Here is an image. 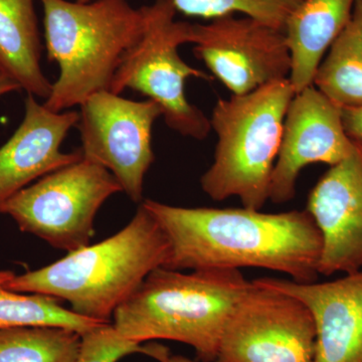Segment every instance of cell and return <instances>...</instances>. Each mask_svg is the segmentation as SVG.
<instances>
[{
  "label": "cell",
  "instance_id": "cell-18",
  "mask_svg": "<svg viewBox=\"0 0 362 362\" xmlns=\"http://www.w3.org/2000/svg\"><path fill=\"white\" fill-rule=\"evenodd\" d=\"M14 272L0 270V329L25 326H52L76 331L81 335L102 325L99 321L78 315L62 306L56 298L26 294L7 289Z\"/></svg>",
  "mask_w": 362,
  "mask_h": 362
},
{
  "label": "cell",
  "instance_id": "cell-8",
  "mask_svg": "<svg viewBox=\"0 0 362 362\" xmlns=\"http://www.w3.org/2000/svg\"><path fill=\"white\" fill-rule=\"evenodd\" d=\"M315 347L308 307L255 280L228 317L216 362H314Z\"/></svg>",
  "mask_w": 362,
  "mask_h": 362
},
{
  "label": "cell",
  "instance_id": "cell-10",
  "mask_svg": "<svg viewBox=\"0 0 362 362\" xmlns=\"http://www.w3.org/2000/svg\"><path fill=\"white\" fill-rule=\"evenodd\" d=\"M197 59L233 95L289 78L292 58L284 30L243 16L192 23Z\"/></svg>",
  "mask_w": 362,
  "mask_h": 362
},
{
  "label": "cell",
  "instance_id": "cell-24",
  "mask_svg": "<svg viewBox=\"0 0 362 362\" xmlns=\"http://www.w3.org/2000/svg\"><path fill=\"white\" fill-rule=\"evenodd\" d=\"M158 362H195L187 357L180 356V354H171L170 351L165 354Z\"/></svg>",
  "mask_w": 362,
  "mask_h": 362
},
{
  "label": "cell",
  "instance_id": "cell-23",
  "mask_svg": "<svg viewBox=\"0 0 362 362\" xmlns=\"http://www.w3.org/2000/svg\"><path fill=\"white\" fill-rule=\"evenodd\" d=\"M21 89V86L16 82V78L0 65V97Z\"/></svg>",
  "mask_w": 362,
  "mask_h": 362
},
{
  "label": "cell",
  "instance_id": "cell-16",
  "mask_svg": "<svg viewBox=\"0 0 362 362\" xmlns=\"http://www.w3.org/2000/svg\"><path fill=\"white\" fill-rule=\"evenodd\" d=\"M35 0H0V65L28 95L47 100L52 83L42 68Z\"/></svg>",
  "mask_w": 362,
  "mask_h": 362
},
{
  "label": "cell",
  "instance_id": "cell-14",
  "mask_svg": "<svg viewBox=\"0 0 362 362\" xmlns=\"http://www.w3.org/2000/svg\"><path fill=\"white\" fill-rule=\"evenodd\" d=\"M257 280L308 307L316 326L314 362H362V271L322 283Z\"/></svg>",
  "mask_w": 362,
  "mask_h": 362
},
{
  "label": "cell",
  "instance_id": "cell-25",
  "mask_svg": "<svg viewBox=\"0 0 362 362\" xmlns=\"http://www.w3.org/2000/svg\"><path fill=\"white\" fill-rule=\"evenodd\" d=\"M78 1H81V2H88V1H90V0H78Z\"/></svg>",
  "mask_w": 362,
  "mask_h": 362
},
{
  "label": "cell",
  "instance_id": "cell-1",
  "mask_svg": "<svg viewBox=\"0 0 362 362\" xmlns=\"http://www.w3.org/2000/svg\"><path fill=\"white\" fill-rule=\"evenodd\" d=\"M169 240V270L262 268L315 282L322 237L310 213L181 207L144 199Z\"/></svg>",
  "mask_w": 362,
  "mask_h": 362
},
{
  "label": "cell",
  "instance_id": "cell-9",
  "mask_svg": "<svg viewBox=\"0 0 362 362\" xmlns=\"http://www.w3.org/2000/svg\"><path fill=\"white\" fill-rule=\"evenodd\" d=\"M77 126L81 152L115 176L124 194L142 204L145 176L156 159L152 131L162 116L151 100L133 101L101 90L80 106Z\"/></svg>",
  "mask_w": 362,
  "mask_h": 362
},
{
  "label": "cell",
  "instance_id": "cell-3",
  "mask_svg": "<svg viewBox=\"0 0 362 362\" xmlns=\"http://www.w3.org/2000/svg\"><path fill=\"white\" fill-rule=\"evenodd\" d=\"M235 269L189 274L159 267L114 312L126 339L173 340L189 345L202 362H216L228 317L251 286Z\"/></svg>",
  "mask_w": 362,
  "mask_h": 362
},
{
  "label": "cell",
  "instance_id": "cell-5",
  "mask_svg": "<svg viewBox=\"0 0 362 362\" xmlns=\"http://www.w3.org/2000/svg\"><path fill=\"white\" fill-rule=\"evenodd\" d=\"M295 94L284 78L218 100L209 119L218 139L214 161L201 177L207 197L216 202L235 197L256 211L270 201L272 173Z\"/></svg>",
  "mask_w": 362,
  "mask_h": 362
},
{
  "label": "cell",
  "instance_id": "cell-19",
  "mask_svg": "<svg viewBox=\"0 0 362 362\" xmlns=\"http://www.w3.org/2000/svg\"><path fill=\"white\" fill-rule=\"evenodd\" d=\"M81 334L52 326L0 329V362H75Z\"/></svg>",
  "mask_w": 362,
  "mask_h": 362
},
{
  "label": "cell",
  "instance_id": "cell-22",
  "mask_svg": "<svg viewBox=\"0 0 362 362\" xmlns=\"http://www.w3.org/2000/svg\"><path fill=\"white\" fill-rule=\"evenodd\" d=\"M343 125L352 139H362V108L341 109Z\"/></svg>",
  "mask_w": 362,
  "mask_h": 362
},
{
  "label": "cell",
  "instance_id": "cell-20",
  "mask_svg": "<svg viewBox=\"0 0 362 362\" xmlns=\"http://www.w3.org/2000/svg\"><path fill=\"white\" fill-rule=\"evenodd\" d=\"M176 11L192 18L214 20L242 13L284 30L286 23L303 0H173Z\"/></svg>",
  "mask_w": 362,
  "mask_h": 362
},
{
  "label": "cell",
  "instance_id": "cell-4",
  "mask_svg": "<svg viewBox=\"0 0 362 362\" xmlns=\"http://www.w3.org/2000/svg\"><path fill=\"white\" fill-rule=\"evenodd\" d=\"M44 9L45 49L58 64V80L44 105L68 111L112 82L127 52L144 30L142 7L128 0H40Z\"/></svg>",
  "mask_w": 362,
  "mask_h": 362
},
{
  "label": "cell",
  "instance_id": "cell-13",
  "mask_svg": "<svg viewBox=\"0 0 362 362\" xmlns=\"http://www.w3.org/2000/svg\"><path fill=\"white\" fill-rule=\"evenodd\" d=\"M78 121V112H52L28 94L21 125L0 147V214L23 188L83 158L81 150L62 151V144Z\"/></svg>",
  "mask_w": 362,
  "mask_h": 362
},
{
  "label": "cell",
  "instance_id": "cell-11",
  "mask_svg": "<svg viewBox=\"0 0 362 362\" xmlns=\"http://www.w3.org/2000/svg\"><path fill=\"white\" fill-rule=\"evenodd\" d=\"M352 149L354 140L344 129L341 108L313 85L296 93L285 117L272 173L270 201L276 204L291 202L305 168L315 163L335 165Z\"/></svg>",
  "mask_w": 362,
  "mask_h": 362
},
{
  "label": "cell",
  "instance_id": "cell-7",
  "mask_svg": "<svg viewBox=\"0 0 362 362\" xmlns=\"http://www.w3.org/2000/svg\"><path fill=\"white\" fill-rule=\"evenodd\" d=\"M118 192L123 190L115 176L83 157L23 188L6 202L2 214L21 232L71 252L90 245L98 211Z\"/></svg>",
  "mask_w": 362,
  "mask_h": 362
},
{
  "label": "cell",
  "instance_id": "cell-21",
  "mask_svg": "<svg viewBox=\"0 0 362 362\" xmlns=\"http://www.w3.org/2000/svg\"><path fill=\"white\" fill-rule=\"evenodd\" d=\"M169 349L159 344L142 345L119 334L113 324L105 323L81 335V349L75 362H118L130 354H141L157 361Z\"/></svg>",
  "mask_w": 362,
  "mask_h": 362
},
{
  "label": "cell",
  "instance_id": "cell-17",
  "mask_svg": "<svg viewBox=\"0 0 362 362\" xmlns=\"http://www.w3.org/2000/svg\"><path fill=\"white\" fill-rule=\"evenodd\" d=\"M313 86L341 109L362 108V0L328 49Z\"/></svg>",
  "mask_w": 362,
  "mask_h": 362
},
{
  "label": "cell",
  "instance_id": "cell-2",
  "mask_svg": "<svg viewBox=\"0 0 362 362\" xmlns=\"http://www.w3.org/2000/svg\"><path fill=\"white\" fill-rule=\"evenodd\" d=\"M169 240L142 204L120 232L39 270L14 274L7 289L66 301L78 315L112 323L114 312L152 271L165 265Z\"/></svg>",
  "mask_w": 362,
  "mask_h": 362
},
{
  "label": "cell",
  "instance_id": "cell-15",
  "mask_svg": "<svg viewBox=\"0 0 362 362\" xmlns=\"http://www.w3.org/2000/svg\"><path fill=\"white\" fill-rule=\"evenodd\" d=\"M356 0H303L286 23L295 92L313 85L326 52L351 18Z\"/></svg>",
  "mask_w": 362,
  "mask_h": 362
},
{
  "label": "cell",
  "instance_id": "cell-6",
  "mask_svg": "<svg viewBox=\"0 0 362 362\" xmlns=\"http://www.w3.org/2000/svg\"><path fill=\"white\" fill-rule=\"evenodd\" d=\"M144 30L123 59L112 82L110 92L121 95L130 89L160 107L164 122L178 134L206 139L211 120L190 103L185 93L189 78L211 81L213 77L192 68L181 59L180 45L192 44V23L175 20L173 0H154L142 6Z\"/></svg>",
  "mask_w": 362,
  "mask_h": 362
},
{
  "label": "cell",
  "instance_id": "cell-12",
  "mask_svg": "<svg viewBox=\"0 0 362 362\" xmlns=\"http://www.w3.org/2000/svg\"><path fill=\"white\" fill-rule=\"evenodd\" d=\"M312 188L307 211L322 237L319 274L362 271V139Z\"/></svg>",
  "mask_w": 362,
  "mask_h": 362
}]
</instances>
